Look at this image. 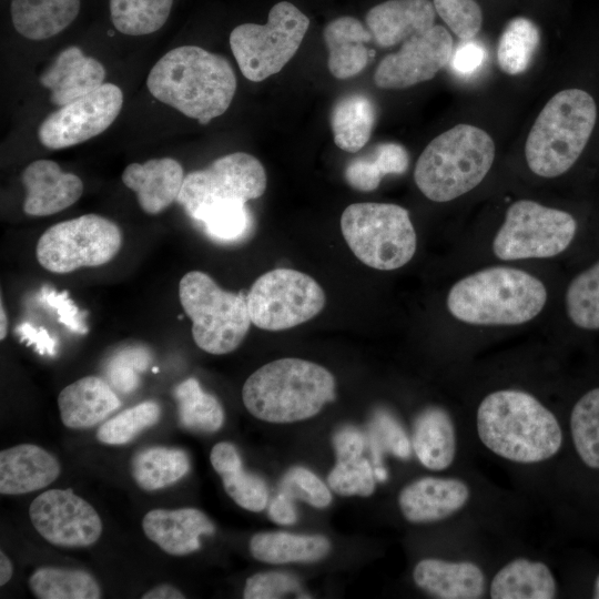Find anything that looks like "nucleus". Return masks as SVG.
<instances>
[{"label": "nucleus", "mask_w": 599, "mask_h": 599, "mask_svg": "<svg viewBox=\"0 0 599 599\" xmlns=\"http://www.w3.org/2000/svg\"><path fill=\"white\" fill-rule=\"evenodd\" d=\"M301 589L297 579L280 571L260 572L247 578L243 597L245 599H275L282 598Z\"/></svg>", "instance_id": "obj_45"}, {"label": "nucleus", "mask_w": 599, "mask_h": 599, "mask_svg": "<svg viewBox=\"0 0 599 599\" xmlns=\"http://www.w3.org/2000/svg\"><path fill=\"white\" fill-rule=\"evenodd\" d=\"M335 378L325 367L301 358H281L256 369L242 398L256 418L287 424L311 418L335 398Z\"/></svg>", "instance_id": "obj_4"}, {"label": "nucleus", "mask_w": 599, "mask_h": 599, "mask_svg": "<svg viewBox=\"0 0 599 599\" xmlns=\"http://www.w3.org/2000/svg\"><path fill=\"white\" fill-rule=\"evenodd\" d=\"M13 567L3 551L0 552V585L4 586L12 577Z\"/></svg>", "instance_id": "obj_55"}, {"label": "nucleus", "mask_w": 599, "mask_h": 599, "mask_svg": "<svg viewBox=\"0 0 599 599\" xmlns=\"http://www.w3.org/2000/svg\"><path fill=\"white\" fill-rule=\"evenodd\" d=\"M436 13L460 40H473L481 29L483 12L475 0H433Z\"/></svg>", "instance_id": "obj_42"}, {"label": "nucleus", "mask_w": 599, "mask_h": 599, "mask_svg": "<svg viewBox=\"0 0 599 599\" xmlns=\"http://www.w3.org/2000/svg\"><path fill=\"white\" fill-rule=\"evenodd\" d=\"M185 596L172 585H159L146 591L142 599H183Z\"/></svg>", "instance_id": "obj_54"}, {"label": "nucleus", "mask_w": 599, "mask_h": 599, "mask_svg": "<svg viewBox=\"0 0 599 599\" xmlns=\"http://www.w3.org/2000/svg\"><path fill=\"white\" fill-rule=\"evenodd\" d=\"M321 285L292 268H275L255 280L246 303L252 324L265 331H284L315 317L325 306Z\"/></svg>", "instance_id": "obj_13"}, {"label": "nucleus", "mask_w": 599, "mask_h": 599, "mask_svg": "<svg viewBox=\"0 0 599 599\" xmlns=\"http://www.w3.org/2000/svg\"><path fill=\"white\" fill-rule=\"evenodd\" d=\"M29 587L39 599H99L95 578L81 569L41 567L29 578Z\"/></svg>", "instance_id": "obj_34"}, {"label": "nucleus", "mask_w": 599, "mask_h": 599, "mask_svg": "<svg viewBox=\"0 0 599 599\" xmlns=\"http://www.w3.org/2000/svg\"><path fill=\"white\" fill-rule=\"evenodd\" d=\"M577 230L578 223L569 212L519 200L507 209L491 247L500 261L551 258L571 245Z\"/></svg>", "instance_id": "obj_11"}, {"label": "nucleus", "mask_w": 599, "mask_h": 599, "mask_svg": "<svg viewBox=\"0 0 599 599\" xmlns=\"http://www.w3.org/2000/svg\"><path fill=\"white\" fill-rule=\"evenodd\" d=\"M436 10L429 0H387L373 7L365 23L373 40L388 48L434 27Z\"/></svg>", "instance_id": "obj_21"}, {"label": "nucleus", "mask_w": 599, "mask_h": 599, "mask_svg": "<svg viewBox=\"0 0 599 599\" xmlns=\"http://www.w3.org/2000/svg\"><path fill=\"white\" fill-rule=\"evenodd\" d=\"M592 597L595 599H599V573L597 575L595 582H593V595Z\"/></svg>", "instance_id": "obj_58"}, {"label": "nucleus", "mask_w": 599, "mask_h": 599, "mask_svg": "<svg viewBox=\"0 0 599 599\" xmlns=\"http://www.w3.org/2000/svg\"><path fill=\"white\" fill-rule=\"evenodd\" d=\"M266 172L253 155L235 152L185 175L177 202L195 221L246 206L266 190Z\"/></svg>", "instance_id": "obj_9"}, {"label": "nucleus", "mask_w": 599, "mask_h": 599, "mask_svg": "<svg viewBox=\"0 0 599 599\" xmlns=\"http://www.w3.org/2000/svg\"><path fill=\"white\" fill-rule=\"evenodd\" d=\"M123 93L113 83H103L51 113L40 124V143L51 150L70 148L104 132L116 119Z\"/></svg>", "instance_id": "obj_14"}, {"label": "nucleus", "mask_w": 599, "mask_h": 599, "mask_svg": "<svg viewBox=\"0 0 599 599\" xmlns=\"http://www.w3.org/2000/svg\"><path fill=\"white\" fill-rule=\"evenodd\" d=\"M341 231L354 255L375 270L400 268L416 253L417 236L409 213L397 204H351L342 213Z\"/></svg>", "instance_id": "obj_7"}, {"label": "nucleus", "mask_w": 599, "mask_h": 599, "mask_svg": "<svg viewBox=\"0 0 599 599\" xmlns=\"http://www.w3.org/2000/svg\"><path fill=\"white\" fill-rule=\"evenodd\" d=\"M369 441L376 464L380 461L385 449L399 458H408L410 455V444L402 427L384 412H377L370 423Z\"/></svg>", "instance_id": "obj_43"}, {"label": "nucleus", "mask_w": 599, "mask_h": 599, "mask_svg": "<svg viewBox=\"0 0 599 599\" xmlns=\"http://www.w3.org/2000/svg\"><path fill=\"white\" fill-rule=\"evenodd\" d=\"M537 26L525 17L511 19L505 27L497 47V62L509 75L525 72L539 45Z\"/></svg>", "instance_id": "obj_36"}, {"label": "nucleus", "mask_w": 599, "mask_h": 599, "mask_svg": "<svg viewBox=\"0 0 599 599\" xmlns=\"http://www.w3.org/2000/svg\"><path fill=\"white\" fill-rule=\"evenodd\" d=\"M344 176L353 189L370 192L379 186L384 174L372 156H358L347 164Z\"/></svg>", "instance_id": "obj_47"}, {"label": "nucleus", "mask_w": 599, "mask_h": 599, "mask_svg": "<svg viewBox=\"0 0 599 599\" xmlns=\"http://www.w3.org/2000/svg\"><path fill=\"white\" fill-rule=\"evenodd\" d=\"M44 301L54 307L59 314V321L77 333H87L85 324L78 318V307L68 297V292L57 293L49 287L42 290Z\"/></svg>", "instance_id": "obj_49"}, {"label": "nucleus", "mask_w": 599, "mask_h": 599, "mask_svg": "<svg viewBox=\"0 0 599 599\" xmlns=\"http://www.w3.org/2000/svg\"><path fill=\"white\" fill-rule=\"evenodd\" d=\"M412 444L423 466L430 470L448 468L457 449L456 429L449 414L438 407L423 410L414 422Z\"/></svg>", "instance_id": "obj_27"}, {"label": "nucleus", "mask_w": 599, "mask_h": 599, "mask_svg": "<svg viewBox=\"0 0 599 599\" xmlns=\"http://www.w3.org/2000/svg\"><path fill=\"white\" fill-rule=\"evenodd\" d=\"M375 121V105L367 95L352 93L342 97L331 113L335 144L349 153L359 151L368 142Z\"/></svg>", "instance_id": "obj_32"}, {"label": "nucleus", "mask_w": 599, "mask_h": 599, "mask_svg": "<svg viewBox=\"0 0 599 599\" xmlns=\"http://www.w3.org/2000/svg\"><path fill=\"white\" fill-rule=\"evenodd\" d=\"M184 177L182 165L172 158L131 163L122 173L124 185L135 192L139 205L151 215L177 201Z\"/></svg>", "instance_id": "obj_20"}, {"label": "nucleus", "mask_w": 599, "mask_h": 599, "mask_svg": "<svg viewBox=\"0 0 599 599\" xmlns=\"http://www.w3.org/2000/svg\"><path fill=\"white\" fill-rule=\"evenodd\" d=\"M81 0H12L14 29L30 40L49 39L69 27L78 17Z\"/></svg>", "instance_id": "obj_30"}, {"label": "nucleus", "mask_w": 599, "mask_h": 599, "mask_svg": "<svg viewBox=\"0 0 599 599\" xmlns=\"http://www.w3.org/2000/svg\"><path fill=\"white\" fill-rule=\"evenodd\" d=\"M190 467L189 455L174 447H148L138 451L131 460L132 477L146 491L175 484L189 473Z\"/></svg>", "instance_id": "obj_33"}, {"label": "nucleus", "mask_w": 599, "mask_h": 599, "mask_svg": "<svg viewBox=\"0 0 599 599\" xmlns=\"http://www.w3.org/2000/svg\"><path fill=\"white\" fill-rule=\"evenodd\" d=\"M281 491L293 498L304 500L316 508H325L332 501L327 486L309 469L293 467L281 481Z\"/></svg>", "instance_id": "obj_44"}, {"label": "nucleus", "mask_w": 599, "mask_h": 599, "mask_svg": "<svg viewBox=\"0 0 599 599\" xmlns=\"http://www.w3.org/2000/svg\"><path fill=\"white\" fill-rule=\"evenodd\" d=\"M485 58L484 48L477 42L465 41L451 55L453 69L463 75L475 72Z\"/></svg>", "instance_id": "obj_51"}, {"label": "nucleus", "mask_w": 599, "mask_h": 599, "mask_svg": "<svg viewBox=\"0 0 599 599\" xmlns=\"http://www.w3.org/2000/svg\"><path fill=\"white\" fill-rule=\"evenodd\" d=\"M548 291L541 280L512 266H489L458 280L448 291L449 314L476 326H517L545 308Z\"/></svg>", "instance_id": "obj_3"}, {"label": "nucleus", "mask_w": 599, "mask_h": 599, "mask_svg": "<svg viewBox=\"0 0 599 599\" xmlns=\"http://www.w3.org/2000/svg\"><path fill=\"white\" fill-rule=\"evenodd\" d=\"M323 35L328 49L327 67L333 77L349 79L367 67L374 52L365 43L373 37L358 19L351 16L336 18L327 23Z\"/></svg>", "instance_id": "obj_26"}, {"label": "nucleus", "mask_w": 599, "mask_h": 599, "mask_svg": "<svg viewBox=\"0 0 599 599\" xmlns=\"http://www.w3.org/2000/svg\"><path fill=\"white\" fill-rule=\"evenodd\" d=\"M372 158L383 172L387 174H403L406 172L409 163V158L406 149L395 142H383L377 144Z\"/></svg>", "instance_id": "obj_48"}, {"label": "nucleus", "mask_w": 599, "mask_h": 599, "mask_svg": "<svg viewBox=\"0 0 599 599\" xmlns=\"http://www.w3.org/2000/svg\"><path fill=\"white\" fill-rule=\"evenodd\" d=\"M146 85L159 101L207 124L229 109L236 77L224 57L201 47L182 45L154 64Z\"/></svg>", "instance_id": "obj_2"}, {"label": "nucleus", "mask_w": 599, "mask_h": 599, "mask_svg": "<svg viewBox=\"0 0 599 599\" xmlns=\"http://www.w3.org/2000/svg\"><path fill=\"white\" fill-rule=\"evenodd\" d=\"M292 500L290 496L281 491L268 507L270 519L278 525L296 522L297 512Z\"/></svg>", "instance_id": "obj_52"}, {"label": "nucleus", "mask_w": 599, "mask_h": 599, "mask_svg": "<svg viewBox=\"0 0 599 599\" xmlns=\"http://www.w3.org/2000/svg\"><path fill=\"white\" fill-rule=\"evenodd\" d=\"M121 245L122 233L114 222L85 214L50 226L39 237L35 253L43 268L64 274L106 264Z\"/></svg>", "instance_id": "obj_12"}, {"label": "nucleus", "mask_w": 599, "mask_h": 599, "mask_svg": "<svg viewBox=\"0 0 599 599\" xmlns=\"http://www.w3.org/2000/svg\"><path fill=\"white\" fill-rule=\"evenodd\" d=\"M597 119L593 98L580 89L556 93L539 112L525 144L527 165L538 176L562 175L585 150Z\"/></svg>", "instance_id": "obj_6"}, {"label": "nucleus", "mask_w": 599, "mask_h": 599, "mask_svg": "<svg viewBox=\"0 0 599 599\" xmlns=\"http://www.w3.org/2000/svg\"><path fill=\"white\" fill-rule=\"evenodd\" d=\"M375 475L366 458L357 457L337 460L327 481L341 496H370L375 490Z\"/></svg>", "instance_id": "obj_41"}, {"label": "nucleus", "mask_w": 599, "mask_h": 599, "mask_svg": "<svg viewBox=\"0 0 599 599\" xmlns=\"http://www.w3.org/2000/svg\"><path fill=\"white\" fill-rule=\"evenodd\" d=\"M557 582L542 561L516 558L494 576L489 596L493 599H552Z\"/></svg>", "instance_id": "obj_28"}, {"label": "nucleus", "mask_w": 599, "mask_h": 599, "mask_svg": "<svg viewBox=\"0 0 599 599\" xmlns=\"http://www.w3.org/2000/svg\"><path fill=\"white\" fill-rule=\"evenodd\" d=\"M145 536L163 551L184 556L201 547L202 535H213L211 519L196 508L153 509L142 520Z\"/></svg>", "instance_id": "obj_19"}, {"label": "nucleus", "mask_w": 599, "mask_h": 599, "mask_svg": "<svg viewBox=\"0 0 599 599\" xmlns=\"http://www.w3.org/2000/svg\"><path fill=\"white\" fill-rule=\"evenodd\" d=\"M29 516L40 536L59 547H88L102 532L97 510L71 488L43 491L31 502Z\"/></svg>", "instance_id": "obj_15"}, {"label": "nucleus", "mask_w": 599, "mask_h": 599, "mask_svg": "<svg viewBox=\"0 0 599 599\" xmlns=\"http://www.w3.org/2000/svg\"><path fill=\"white\" fill-rule=\"evenodd\" d=\"M309 19L293 3L277 2L265 24L243 23L230 34V47L242 74L261 82L280 72L297 52Z\"/></svg>", "instance_id": "obj_10"}, {"label": "nucleus", "mask_w": 599, "mask_h": 599, "mask_svg": "<svg viewBox=\"0 0 599 599\" xmlns=\"http://www.w3.org/2000/svg\"><path fill=\"white\" fill-rule=\"evenodd\" d=\"M417 587L440 599H478L485 595L486 577L471 561L420 560L414 568Z\"/></svg>", "instance_id": "obj_24"}, {"label": "nucleus", "mask_w": 599, "mask_h": 599, "mask_svg": "<svg viewBox=\"0 0 599 599\" xmlns=\"http://www.w3.org/2000/svg\"><path fill=\"white\" fill-rule=\"evenodd\" d=\"M570 433L580 460L591 469H599V387L589 389L575 403Z\"/></svg>", "instance_id": "obj_38"}, {"label": "nucleus", "mask_w": 599, "mask_h": 599, "mask_svg": "<svg viewBox=\"0 0 599 599\" xmlns=\"http://www.w3.org/2000/svg\"><path fill=\"white\" fill-rule=\"evenodd\" d=\"M173 0H110V18L114 28L128 35H145L166 22Z\"/></svg>", "instance_id": "obj_37"}, {"label": "nucleus", "mask_w": 599, "mask_h": 599, "mask_svg": "<svg viewBox=\"0 0 599 599\" xmlns=\"http://www.w3.org/2000/svg\"><path fill=\"white\" fill-rule=\"evenodd\" d=\"M565 308L576 327L599 331V260L570 281L565 293Z\"/></svg>", "instance_id": "obj_39"}, {"label": "nucleus", "mask_w": 599, "mask_h": 599, "mask_svg": "<svg viewBox=\"0 0 599 599\" xmlns=\"http://www.w3.org/2000/svg\"><path fill=\"white\" fill-rule=\"evenodd\" d=\"M104 67L80 48L61 51L53 63L40 75V83L50 90V101L62 106L103 84Z\"/></svg>", "instance_id": "obj_23"}, {"label": "nucleus", "mask_w": 599, "mask_h": 599, "mask_svg": "<svg viewBox=\"0 0 599 599\" xmlns=\"http://www.w3.org/2000/svg\"><path fill=\"white\" fill-rule=\"evenodd\" d=\"M58 459L34 444H20L0 453V493L22 495L49 486L60 475Z\"/></svg>", "instance_id": "obj_22"}, {"label": "nucleus", "mask_w": 599, "mask_h": 599, "mask_svg": "<svg viewBox=\"0 0 599 599\" xmlns=\"http://www.w3.org/2000/svg\"><path fill=\"white\" fill-rule=\"evenodd\" d=\"M120 405L111 385L98 376L82 377L64 387L58 396L61 420L72 429L95 426Z\"/></svg>", "instance_id": "obj_25"}, {"label": "nucleus", "mask_w": 599, "mask_h": 599, "mask_svg": "<svg viewBox=\"0 0 599 599\" xmlns=\"http://www.w3.org/2000/svg\"><path fill=\"white\" fill-rule=\"evenodd\" d=\"M374 475H375V478L379 481H385L388 476L386 469L380 466L375 467Z\"/></svg>", "instance_id": "obj_57"}, {"label": "nucleus", "mask_w": 599, "mask_h": 599, "mask_svg": "<svg viewBox=\"0 0 599 599\" xmlns=\"http://www.w3.org/2000/svg\"><path fill=\"white\" fill-rule=\"evenodd\" d=\"M453 47L449 31L434 26L408 38L397 52L386 55L374 72V82L380 89H406L428 81L450 62Z\"/></svg>", "instance_id": "obj_16"}, {"label": "nucleus", "mask_w": 599, "mask_h": 599, "mask_svg": "<svg viewBox=\"0 0 599 599\" xmlns=\"http://www.w3.org/2000/svg\"><path fill=\"white\" fill-rule=\"evenodd\" d=\"M469 498L468 485L458 478L423 477L400 490L398 505L406 520L425 524L450 517Z\"/></svg>", "instance_id": "obj_17"}, {"label": "nucleus", "mask_w": 599, "mask_h": 599, "mask_svg": "<svg viewBox=\"0 0 599 599\" xmlns=\"http://www.w3.org/2000/svg\"><path fill=\"white\" fill-rule=\"evenodd\" d=\"M180 303L192 322V337L206 353L236 349L252 324L246 296L221 288L201 271L187 272L179 284Z\"/></svg>", "instance_id": "obj_8"}, {"label": "nucleus", "mask_w": 599, "mask_h": 599, "mask_svg": "<svg viewBox=\"0 0 599 599\" xmlns=\"http://www.w3.org/2000/svg\"><path fill=\"white\" fill-rule=\"evenodd\" d=\"M495 160V143L480 128L458 124L433 139L419 155L414 180L430 201L449 202L474 190Z\"/></svg>", "instance_id": "obj_5"}, {"label": "nucleus", "mask_w": 599, "mask_h": 599, "mask_svg": "<svg viewBox=\"0 0 599 599\" xmlns=\"http://www.w3.org/2000/svg\"><path fill=\"white\" fill-rule=\"evenodd\" d=\"M333 445L337 460L362 457L365 438L364 435L354 427H344L335 433Z\"/></svg>", "instance_id": "obj_50"}, {"label": "nucleus", "mask_w": 599, "mask_h": 599, "mask_svg": "<svg viewBox=\"0 0 599 599\" xmlns=\"http://www.w3.org/2000/svg\"><path fill=\"white\" fill-rule=\"evenodd\" d=\"M214 470L222 478L225 491L242 508L258 512L268 501L266 483L243 468L236 447L227 441L214 445L210 455Z\"/></svg>", "instance_id": "obj_29"}, {"label": "nucleus", "mask_w": 599, "mask_h": 599, "mask_svg": "<svg viewBox=\"0 0 599 599\" xmlns=\"http://www.w3.org/2000/svg\"><path fill=\"white\" fill-rule=\"evenodd\" d=\"M0 319H1L0 339L3 341L6 338L7 332H8V317L6 315V311H4L2 302H1V309H0Z\"/></svg>", "instance_id": "obj_56"}, {"label": "nucleus", "mask_w": 599, "mask_h": 599, "mask_svg": "<svg viewBox=\"0 0 599 599\" xmlns=\"http://www.w3.org/2000/svg\"><path fill=\"white\" fill-rule=\"evenodd\" d=\"M476 427L485 447L519 464L550 459L564 441L555 414L532 394L515 388L485 396L477 408Z\"/></svg>", "instance_id": "obj_1"}, {"label": "nucleus", "mask_w": 599, "mask_h": 599, "mask_svg": "<svg viewBox=\"0 0 599 599\" xmlns=\"http://www.w3.org/2000/svg\"><path fill=\"white\" fill-rule=\"evenodd\" d=\"M27 194L23 211L31 216H48L74 204L83 193L81 179L63 172L51 160H37L21 174Z\"/></svg>", "instance_id": "obj_18"}, {"label": "nucleus", "mask_w": 599, "mask_h": 599, "mask_svg": "<svg viewBox=\"0 0 599 599\" xmlns=\"http://www.w3.org/2000/svg\"><path fill=\"white\" fill-rule=\"evenodd\" d=\"M17 332L23 339H27L29 343L35 345L41 354L43 352L49 354L54 353V341L49 336L45 329H37L29 324H21L17 328Z\"/></svg>", "instance_id": "obj_53"}, {"label": "nucleus", "mask_w": 599, "mask_h": 599, "mask_svg": "<svg viewBox=\"0 0 599 599\" xmlns=\"http://www.w3.org/2000/svg\"><path fill=\"white\" fill-rule=\"evenodd\" d=\"M145 366H148V358L144 352L139 349L122 352L109 364V384L123 393L131 392L138 384L134 369H144Z\"/></svg>", "instance_id": "obj_46"}, {"label": "nucleus", "mask_w": 599, "mask_h": 599, "mask_svg": "<svg viewBox=\"0 0 599 599\" xmlns=\"http://www.w3.org/2000/svg\"><path fill=\"white\" fill-rule=\"evenodd\" d=\"M160 417L161 407L156 402H142L103 423L97 432V438L105 445H124L155 425Z\"/></svg>", "instance_id": "obj_40"}, {"label": "nucleus", "mask_w": 599, "mask_h": 599, "mask_svg": "<svg viewBox=\"0 0 599 599\" xmlns=\"http://www.w3.org/2000/svg\"><path fill=\"white\" fill-rule=\"evenodd\" d=\"M329 549L328 539L321 535L270 531L255 534L250 541V551L255 559L274 565L316 561Z\"/></svg>", "instance_id": "obj_31"}, {"label": "nucleus", "mask_w": 599, "mask_h": 599, "mask_svg": "<svg viewBox=\"0 0 599 599\" xmlns=\"http://www.w3.org/2000/svg\"><path fill=\"white\" fill-rule=\"evenodd\" d=\"M182 427L200 433H214L224 423V410L219 399L206 393L197 379L187 378L173 392Z\"/></svg>", "instance_id": "obj_35"}]
</instances>
